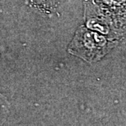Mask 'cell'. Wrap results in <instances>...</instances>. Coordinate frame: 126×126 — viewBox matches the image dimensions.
<instances>
[{
  "label": "cell",
  "mask_w": 126,
  "mask_h": 126,
  "mask_svg": "<svg viewBox=\"0 0 126 126\" xmlns=\"http://www.w3.org/2000/svg\"><path fill=\"white\" fill-rule=\"evenodd\" d=\"M115 43L108 40L102 34L80 28L69 46V53L88 62L98 60L103 57Z\"/></svg>",
  "instance_id": "6da1fadb"
},
{
  "label": "cell",
  "mask_w": 126,
  "mask_h": 126,
  "mask_svg": "<svg viewBox=\"0 0 126 126\" xmlns=\"http://www.w3.org/2000/svg\"><path fill=\"white\" fill-rule=\"evenodd\" d=\"M32 1L36 2L37 4H39L51 5L58 2L60 0H32Z\"/></svg>",
  "instance_id": "7a4b0ae2"
}]
</instances>
